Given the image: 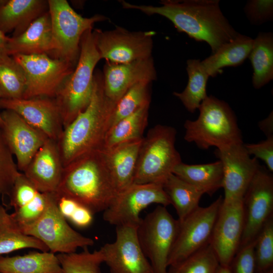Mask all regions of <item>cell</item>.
<instances>
[{
    "label": "cell",
    "instance_id": "6da1fadb",
    "mask_svg": "<svg viewBox=\"0 0 273 273\" xmlns=\"http://www.w3.org/2000/svg\"><path fill=\"white\" fill-rule=\"evenodd\" d=\"M120 3L125 9L165 17L179 32L207 42L213 53L239 34L224 16L218 0H162L159 6L134 5L124 1Z\"/></svg>",
    "mask_w": 273,
    "mask_h": 273
},
{
    "label": "cell",
    "instance_id": "7a4b0ae2",
    "mask_svg": "<svg viewBox=\"0 0 273 273\" xmlns=\"http://www.w3.org/2000/svg\"><path fill=\"white\" fill-rule=\"evenodd\" d=\"M118 194L102 149L76 159L63 168L55 193L88 208L94 214L105 211Z\"/></svg>",
    "mask_w": 273,
    "mask_h": 273
},
{
    "label": "cell",
    "instance_id": "3957f363",
    "mask_svg": "<svg viewBox=\"0 0 273 273\" xmlns=\"http://www.w3.org/2000/svg\"><path fill=\"white\" fill-rule=\"evenodd\" d=\"M115 105L106 97L103 74L97 71L88 105L64 128L57 141L63 167L85 154L102 149Z\"/></svg>",
    "mask_w": 273,
    "mask_h": 273
},
{
    "label": "cell",
    "instance_id": "277c9868",
    "mask_svg": "<svg viewBox=\"0 0 273 273\" xmlns=\"http://www.w3.org/2000/svg\"><path fill=\"white\" fill-rule=\"evenodd\" d=\"M198 109V118L184 123L186 141L203 150L211 147L221 150L243 143L235 113L226 102L207 96Z\"/></svg>",
    "mask_w": 273,
    "mask_h": 273
},
{
    "label": "cell",
    "instance_id": "5b68a950",
    "mask_svg": "<svg viewBox=\"0 0 273 273\" xmlns=\"http://www.w3.org/2000/svg\"><path fill=\"white\" fill-rule=\"evenodd\" d=\"M92 30H87L82 36L79 56L74 70L55 98L60 109L64 128L87 107L92 97L94 70L101 60Z\"/></svg>",
    "mask_w": 273,
    "mask_h": 273
},
{
    "label": "cell",
    "instance_id": "8992f818",
    "mask_svg": "<svg viewBox=\"0 0 273 273\" xmlns=\"http://www.w3.org/2000/svg\"><path fill=\"white\" fill-rule=\"evenodd\" d=\"M176 134L174 128L161 124L148 131L140 147L133 184L163 185L182 162L175 147Z\"/></svg>",
    "mask_w": 273,
    "mask_h": 273
},
{
    "label": "cell",
    "instance_id": "52a82bcc",
    "mask_svg": "<svg viewBox=\"0 0 273 273\" xmlns=\"http://www.w3.org/2000/svg\"><path fill=\"white\" fill-rule=\"evenodd\" d=\"M179 225L178 220L162 205L142 218L137 228L138 238L154 273H167L168 259Z\"/></svg>",
    "mask_w": 273,
    "mask_h": 273
},
{
    "label": "cell",
    "instance_id": "ba28073f",
    "mask_svg": "<svg viewBox=\"0 0 273 273\" xmlns=\"http://www.w3.org/2000/svg\"><path fill=\"white\" fill-rule=\"evenodd\" d=\"M56 50L52 58L66 60L76 66L83 33L93 29L95 23L108 18L101 14L83 17L66 0H48Z\"/></svg>",
    "mask_w": 273,
    "mask_h": 273
},
{
    "label": "cell",
    "instance_id": "9c48e42d",
    "mask_svg": "<svg viewBox=\"0 0 273 273\" xmlns=\"http://www.w3.org/2000/svg\"><path fill=\"white\" fill-rule=\"evenodd\" d=\"M20 230L44 244L53 253H71L78 248H88L94 244L90 238L73 230L60 212L55 193H50L48 204L41 216L34 223Z\"/></svg>",
    "mask_w": 273,
    "mask_h": 273
},
{
    "label": "cell",
    "instance_id": "30bf717a",
    "mask_svg": "<svg viewBox=\"0 0 273 273\" xmlns=\"http://www.w3.org/2000/svg\"><path fill=\"white\" fill-rule=\"evenodd\" d=\"M22 68L26 88L22 99L38 97L55 98L76 66L47 54L11 56Z\"/></svg>",
    "mask_w": 273,
    "mask_h": 273
},
{
    "label": "cell",
    "instance_id": "8fae6325",
    "mask_svg": "<svg viewBox=\"0 0 273 273\" xmlns=\"http://www.w3.org/2000/svg\"><path fill=\"white\" fill-rule=\"evenodd\" d=\"M93 33L101 59L107 62L127 63L152 57L153 31H130L116 26L111 30L96 29Z\"/></svg>",
    "mask_w": 273,
    "mask_h": 273
},
{
    "label": "cell",
    "instance_id": "7c38bea8",
    "mask_svg": "<svg viewBox=\"0 0 273 273\" xmlns=\"http://www.w3.org/2000/svg\"><path fill=\"white\" fill-rule=\"evenodd\" d=\"M153 204L166 207L171 205L163 185L133 184L118 193L110 205L103 211V219L116 226H138L141 212Z\"/></svg>",
    "mask_w": 273,
    "mask_h": 273
},
{
    "label": "cell",
    "instance_id": "4fadbf2b",
    "mask_svg": "<svg viewBox=\"0 0 273 273\" xmlns=\"http://www.w3.org/2000/svg\"><path fill=\"white\" fill-rule=\"evenodd\" d=\"M220 196L207 207L199 206L179 221V229L168 265L176 264L210 244L222 202Z\"/></svg>",
    "mask_w": 273,
    "mask_h": 273
},
{
    "label": "cell",
    "instance_id": "5bb4252c",
    "mask_svg": "<svg viewBox=\"0 0 273 273\" xmlns=\"http://www.w3.org/2000/svg\"><path fill=\"white\" fill-rule=\"evenodd\" d=\"M271 173L265 166L260 165L244 194V227L239 249L253 242L264 223L273 216Z\"/></svg>",
    "mask_w": 273,
    "mask_h": 273
},
{
    "label": "cell",
    "instance_id": "9a60e30c",
    "mask_svg": "<svg viewBox=\"0 0 273 273\" xmlns=\"http://www.w3.org/2000/svg\"><path fill=\"white\" fill-rule=\"evenodd\" d=\"M138 226H116V239L100 248L110 273H154L139 242Z\"/></svg>",
    "mask_w": 273,
    "mask_h": 273
},
{
    "label": "cell",
    "instance_id": "2e32d148",
    "mask_svg": "<svg viewBox=\"0 0 273 273\" xmlns=\"http://www.w3.org/2000/svg\"><path fill=\"white\" fill-rule=\"evenodd\" d=\"M244 227L243 200L223 199L210 242L220 266L229 267L239 248Z\"/></svg>",
    "mask_w": 273,
    "mask_h": 273
},
{
    "label": "cell",
    "instance_id": "e0dca14e",
    "mask_svg": "<svg viewBox=\"0 0 273 273\" xmlns=\"http://www.w3.org/2000/svg\"><path fill=\"white\" fill-rule=\"evenodd\" d=\"M244 143L225 149H216L214 154L222 163L223 177L222 188L226 200H243L254 175L260 166L257 159L251 157Z\"/></svg>",
    "mask_w": 273,
    "mask_h": 273
},
{
    "label": "cell",
    "instance_id": "ac0fdd59",
    "mask_svg": "<svg viewBox=\"0 0 273 273\" xmlns=\"http://www.w3.org/2000/svg\"><path fill=\"white\" fill-rule=\"evenodd\" d=\"M1 126L5 141L16 159L18 170L24 172L32 158L49 138L28 123L16 112H1Z\"/></svg>",
    "mask_w": 273,
    "mask_h": 273
},
{
    "label": "cell",
    "instance_id": "d6986e66",
    "mask_svg": "<svg viewBox=\"0 0 273 273\" xmlns=\"http://www.w3.org/2000/svg\"><path fill=\"white\" fill-rule=\"evenodd\" d=\"M0 108L16 112L50 139L57 141L63 130L61 111L55 98L0 99Z\"/></svg>",
    "mask_w": 273,
    "mask_h": 273
},
{
    "label": "cell",
    "instance_id": "ffe728a7",
    "mask_svg": "<svg viewBox=\"0 0 273 273\" xmlns=\"http://www.w3.org/2000/svg\"><path fill=\"white\" fill-rule=\"evenodd\" d=\"M102 74L105 95L115 104L135 84L142 82L151 83L157 79L152 57L127 63L107 62Z\"/></svg>",
    "mask_w": 273,
    "mask_h": 273
},
{
    "label": "cell",
    "instance_id": "44dd1931",
    "mask_svg": "<svg viewBox=\"0 0 273 273\" xmlns=\"http://www.w3.org/2000/svg\"><path fill=\"white\" fill-rule=\"evenodd\" d=\"M63 168L56 141L49 139L23 173L40 192L55 193L62 178Z\"/></svg>",
    "mask_w": 273,
    "mask_h": 273
},
{
    "label": "cell",
    "instance_id": "7402d4cb",
    "mask_svg": "<svg viewBox=\"0 0 273 273\" xmlns=\"http://www.w3.org/2000/svg\"><path fill=\"white\" fill-rule=\"evenodd\" d=\"M55 50L49 11L35 19L19 35L9 37L6 46L7 54L10 56L47 54L51 57Z\"/></svg>",
    "mask_w": 273,
    "mask_h": 273
},
{
    "label": "cell",
    "instance_id": "603a6c76",
    "mask_svg": "<svg viewBox=\"0 0 273 273\" xmlns=\"http://www.w3.org/2000/svg\"><path fill=\"white\" fill-rule=\"evenodd\" d=\"M143 139L102 149L118 193L134 183L137 161Z\"/></svg>",
    "mask_w": 273,
    "mask_h": 273
},
{
    "label": "cell",
    "instance_id": "cb8c5ba5",
    "mask_svg": "<svg viewBox=\"0 0 273 273\" xmlns=\"http://www.w3.org/2000/svg\"><path fill=\"white\" fill-rule=\"evenodd\" d=\"M48 11V0H0V31L18 36Z\"/></svg>",
    "mask_w": 273,
    "mask_h": 273
},
{
    "label": "cell",
    "instance_id": "d4e9b609",
    "mask_svg": "<svg viewBox=\"0 0 273 273\" xmlns=\"http://www.w3.org/2000/svg\"><path fill=\"white\" fill-rule=\"evenodd\" d=\"M254 39L239 34L233 40L222 45L212 55L201 62L209 76L214 77L226 67H236L242 64L253 47Z\"/></svg>",
    "mask_w": 273,
    "mask_h": 273
},
{
    "label": "cell",
    "instance_id": "484cf974",
    "mask_svg": "<svg viewBox=\"0 0 273 273\" xmlns=\"http://www.w3.org/2000/svg\"><path fill=\"white\" fill-rule=\"evenodd\" d=\"M172 173L209 196L222 186L223 167L219 160L210 163L192 165L181 162L174 167Z\"/></svg>",
    "mask_w": 273,
    "mask_h": 273
},
{
    "label": "cell",
    "instance_id": "4316f807",
    "mask_svg": "<svg viewBox=\"0 0 273 273\" xmlns=\"http://www.w3.org/2000/svg\"><path fill=\"white\" fill-rule=\"evenodd\" d=\"M0 273H63V270L57 255L34 251L23 255L0 256Z\"/></svg>",
    "mask_w": 273,
    "mask_h": 273
},
{
    "label": "cell",
    "instance_id": "83f0119b",
    "mask_svg": "<svg viewBox=\"0 0 273 273\" xmlns=\"http://www.w3.org/2000/svg\"><path fill=\"white\" fill-rule=\"evenodd\" d=\"M253 69V85L260 88L273 78V35L260 32L254 39L249 55Z\"/></svg>",
    "mask_w": 273,
    "mask_h": 273
},
{
    "label": "cell",
    "instance_id": "f1b7e54d",
    "mask_svg": "<svg viewBox=\"0 0 273 273\" xmlns=\"http://www.w3.org/2000/svg\"><path fill=\"white\" fill-rule=\"evenodd\" d=\"M150 105L143 106L115 123L107 131L102 149L143 138L147 125Z\"/></svg>",
    "mask_w": 273,
    "mask_h": 273
},
{
    "label": "cell",
    "instance_id": "f546056e",
    "mask_svg": "<svg viewBox=\"0 0 273 273\" xmlns=\"http://www.w3.org/2000/svg\"><path fill=\"white\" fill-rule=\"evenodd\" d=\"M163 187L175 209L179 221L199 207L200 200L204 194L173 173L165 180Z\"/></svg>",
    "mask_w": 273,
    "mask_h": 273
},
{
    "label": "cell",
    "instance_id": "4dcf8cb0",
    "mask_svg": "<svg viewBox=\"0 0 273 273\" xmlns=\"http://www.w3.org/2000/svg\"><path fill=\"white\" fill-rule=\"evenodd\" d=\"M187 64L188 84L182 92H175L173 95L179 99L189 112L194 113L208 96L206 86L209 76L202 67L200 59H189Z\"/></svg>",
    "mask_w": 273,
    "mask_h": 273
},
{
    "label": "cell",
    "instance_id": "1f68e13d",
    "mask_svg": "<svg viewBox=\"0 0 273 273\" xmlns=\"http://www.w3.org/2000/svg\"><path fill=\"white\" fill-rule=\"evenodd\" d=\"M26 88L24 72L9 55L0 58V99H22Z\"/></svg>",
    "mask_w": 273,
    "mask_h": 273
},
{
    "label": "cell",
    "instance_id": "d6a6232c",
    "mask_svg": "<svg viewBox=\"0 0 273 273\" xmlns=\"http://www.w3.org/2000/svg\"><path fill=\"white\" fill-rule=\"evenodd\" d=\"M150 84L148 82L137 83L121 97L110 115L108 129L120 119L131 115L141 107L150 105Z\"/></svg>",
    "mask_w": 273,
    "mask_h": 273
},
{
    "label": "cell",
    "instance_id": "836d02e7",
    "mask_svg": "<svg viewBox=\"0 0 273 273\" xmlns=\"http://www.w3.org/2000/svg\"><path fill=\"white\" fill-rule=\"evenodd\" d=\"M57 256L63 273H101L104 257L100 249L91 252L85 248L79 253H59Z\"/></svg>",
    "mask_w": 273,
    "mask_h": 273
},
{
    "label": "cell",
    "instance_id": "e575fe53",
    "mask_svg": "<svg viewBox=\"0 0 273 273\" xmlns=\"http://www.w3.org/2000/svg\"><path fill=\"white\" fill-rule=\"evenodd\" d=\"M219 266L209 244L184 260L169 266L167 273H217Z\"/></svg>",
    "mask_w": 273,
    "mask_h": 273
},
{
    "label": "cell",
    "instance_id": "d590c367",
    "mask_svg": "<svg viewBox=\"0 0 273 273\" xmlns=\"http://www.w3.org/2000/svg\"><path fill=\"white\" fill-rule=\"evenodd\" d=\"M25 248H33L42 252L49 250L39 240L22 233L12 220L0 229V256Z\"/></svg>",
    "mask_w": 273,
    "mask_h": 273
},
{
    "label": "cell",
    "instance_id": "8d00e7d4",
    "mask_svg": "<svg viewBox=\"0 0 273 273\" xmlns=\"http://www.w3.org/2000/svg\"><path fill=\"white\" fill-rule=\"evenodd\" d=\"M256 273L273 268V216L263 225L254 240Z\"/></svg>",
    "mask_w": 273,
    "mask_h": 273
},
{
    "label": "cell",
    "instance_id": "74e56055",
    "mask_svg": "<svg viewBox=\"0 0 273 273\" xmlns=\"http://www.w3.org/2000/svg\"><path fill=\"white\" fill-rule=\"evenodd\" d=\"M20 173L14 156L5 141L0 126V197H10L14 184Z\"/></svg>",
    "mask_w": 273,
    "mask_h": 273
},
{
    "label": "cell",
    "instance_id": "f35d334b",
    "mask_svg": "<svg viewBox=\"0 0 273 273\" xmlns=\"http://www.w3.org/2000/svg\"><path fill=\"white\" fill-rule=\"evenodd\" d=\"M50 194L39 192L32 201L10 214L13 222L18 229L34 223L41 216L47 207Z\"/></svg>",
    "mask_w": 273,
    "mask_h": 273
},
{
    "label": "cell",
    "instance_id": "ab89813d",
    "mask_svg": "<svg viewBox=\"0 0 273 273\" xmlns=\"http://www.w3.org/2000/svg\"><path fill=\"white\" fill-rule=\"evenodd\" d=\"M39 192L23 173H21L14 184L9 197L10 205L15 210L32 201Z\"/></svg>",
    "mask_w": 273,
    "mask_h": 273
},
{
    "label": "cell",
    "instance_id": "60d3db41",
    "mask_svg": "<svg viewBox=\"0 0 273 273\" xmlns=\"http://www.w3.org/2000/svg\"><path fill=\"white\" fill-rule=\"evenodd\" d=\"M254 246V241L238 250L229 266L231 273H256Z\"/></svg>",
    "mask_w": 273,
    "mask_h": 273
},
{
    "label": "cell",
    "instance_id": "b9f144b4",
    "mask_svg": "<svg viewBox=\"0 0 273 273\" xmlns=\"http://www.w3.org/2000/svg\"><path fill=\"white\" fill-rule=\"evenodd\" d=\"M245 12L252 24H261L271 20L273 16L272 0H251L247 2Z\"/></svg>",
    "mask_w": 273,
    "mask_h": 273
},
{
    "label": "cell",
    "instance_id": "7bdbcfd3",
    "mask_svg": "<svg viewBox=\"0 0 273 273\" xmlns=\"http://www.w3.org/2000/svg\"><path fill=\"white\" fill-rule=\"evenodd\" d=\"M244 146L249 155L263 161L266 168L273 172V136L267 137L258 143L246 144Z\"/></svg>",
    "mask_w": 273,
    "mask_h": 273
},
{
    "label": "cell",
    "instance_id": "ee69618b",
    "mask_svg": "<svg viewBox=\"0 0 273 273\" xmlns=\"http://www.w3.org/2000/svg\"><path fill=\"white\" fill-rule=\"evenodd\" d=\"M259 128L266 135L273 136V115L271 112L267 117L260 121L258 123Z\"/></svg>",
    "mask_w": 273,
    "mask_h": 273
},
{
    "label": "cell",
    "instance_id": "f6af8a7d",
    "mask_svg": "<svg viewBox=\"0 0 273 273\" xmlns=\"http://www.w3.org/2000/svg\"><path fill=\"white\" fill-rule=\"evenodd\" d=\"M11 221L10 214L7 213L5 208L0 204V229Z\"/></svg>",
    "mask_w": 273,
    "mask_h": 273
},
{
    "label": "cell",
    "instance_id": "bcb514c9",
    "mask_svg": "<svg viewBox=\"0 0 273 273\" xmlns=\"http://www.w3.org/2000/svg\"><path fill=\"white\" fill-rule=\"evenodd\" d=\"M8 36L0 31V58L8 56L6 52V46Z\"/></svg>",
    "mask_w": 273,
    "mask_h": 273
},
{
    "label": "cell",
    "instance_id": "7dc6e473",
    "mask_svg": "<svg viewBox=\"0 0 273 273\" xmlns=\"http://www.w3.org/2000/svg\"><path fill=\"white\" fill-rule=\"evenodd\" d=\"M217 273H231L229 267L219 266Z\"/></svg>",
    "mask_w": 273,
    "mask_h": 273
},
{
    "label": "cell",
    "instance_id": "c3c4849f",
    "mask_svg": "<svg viewBox=\"0 0 273 273\" xmlns=\"http://www.w3.org/2000/svg\"><path fill=\"white\" fill-rule=\"evenodd\" d=\"M262 273H273V268Z\"/></svg>",
    "mask_w": 273,
    "mask_h": 273
},
{
    "label": "cell",
    "instance_id": "681fc988",
    "mask_svg": "<svg viewBox=\"0 0 273 273\" xmlns=\"http://www.w3.org/2000/svg\"><path fill=\"white\" fill-rule=\"evenodd\" d=\"M2 123H3V120H2V116H1V113L0 112V126H2Z\"/></svg>",
    "mask_w": 273,
    "mask_h": 273
}]
</instances>
